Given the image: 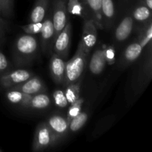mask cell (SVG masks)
<instances>
[{"label": "cell", "instance_id": "6da1fadb", "mask_svg": "<svg viewBox=\"0 0 152 152\" xmlns=\"http://www.w3.org/2000/svg\"><path fill=\"white\" fill-rule=\"evenodd\" d=\"M39 42L35 35L23 34L18 37L13 47V56L18 66L28 65L34 62L39 53Z\"/></svg>", "mask_w": 152, "mask_h": 152}, {"label": "cell", "instance_id": "7a4b0ae2", "mask_svg": "<svg viewBox=\"0 0 152 152\" xmlns=\"http://www.w3.org/2000/svg\"><path fill=\"white\" fill-rule=\"evenodd\" d=\"M89 54L90 53H87L82 48L77 47L75 55L68 62H66L65 79L62 84L63 87L80 80L87 65Z\"/></svg>", "mask_w": 152, "mask_h": 152}, {"label": "cell", "instance_id": "3957f363", "mask_svg": "<svg viewBox=\"0 0 152 152\" xmlns=\"http://www.w3.org/2000/svg\"><path fill=\"white\" fill-rule=\"evenodd\" d=\"M56 143L57 141L46 122L38 125L34 134V142L32 145L33 151H43L50 147L53 146Z\"/></svg>", "mask_w": 152, "mask_h": 152}, {"label": "cell", "instance_id": "277c9868", "mask_svg": "<svg viewBox=\"0 0 152 152\" xmlns=\"http://www.w3.org/2000/svg\"><path fill=\"white\" fill-rule=\"evenodd\" d=\"M135 28L134 21L131 13V10L125 13L116 26L113 35L114 43L117 45L123 44L133 34Z\"/></svg>", "mask_w": 152, "mask_h": 152}, {"label": "cell", "instance_id": "5b68a950", "mask_svg": "<svg viewBox=\"0 0 152 152\" xmlns=\"http://www.w3.org/2000/svg\"><path fill=\"white\" fill-rule=\"evenodd\" d=\"M40 48L44 53H52L54 41V28L52 20L51 9L49 7L45 17L42 21L40 31Z\"/></svg>", "mask_w": 152, "mask_h": 152}, {"label": "cell", "instance_id": "8992f818", "mask_svg": "<svg viewBox=\"0 0 152 152\" xmlns=\"http://www.w3.org/2000/svg\"><path fill=\"white\" fill-rule=\"evenodd\" d=\"M52 20L54 28V39L65 26L68 19L67 0H52Z\"/></svg>", "mask_w": 152, "mask_h": 152}, {"label": "cell", "instance_id": "52a82bcc", "mask_svg": "<svg viewBox=\"0 0 152 152\" xmlns=\"http://www.w3.org/2000/svg\"><path fill=\"white\" fill-rule=\"evenodd\" d=\"M71 22H68L63 29L55 38L52 48V53H56L63 59H66L69 53L71 41Z\"/></svg>", "mask_w": 152, "mask_h": 152}, {"label": "cell", "instance_id": "ba28073f", "mask_svg": "<svg viewBox=\"0 0 152 152\" xmlns=\"http://www.w3.org/2000/svg\"><path fill=\"white\" fill-rule=\"evenodd\" d=\"M97 28L92 19H86L83 22L81 39L78 47L87 53L94 47L97 40Z\"/></svg>", "mask_w": 152, "mask_h": 152}, {"label": "cell", "instance_id": "9c48e42d", "mask_svg": "<svg viewBox=\"0 0 152 152\" xmlns=\"http://www.w3.org/2000/svg\"><path fill=\"white\" fill-rule=\"evenodd\" d=\"M33 76H34V74L28 70L10 69L0 77V86L2 88L8 89L23 83Z\"/></svg>", "mask_w": 152, "mask_h": 152}, {"label": "cell", "instance_id": "30bf717a", "mask_svg": "<svg viewBox=\"0 0 152 152\" xmlns=\"http://www.w3.org/2000/svg\"><path fill=\"white\" fill-rule=\"evenodd\" d=\"M144 48L140 43L135 39L126 46L119 58L118 65L120 68H125L136 62L140 57Z\"/></svg>", "mask_w": 152, "mask_h": 152}, {"label": "cell", "instance_id": "8fae6325", "mask_svg": "<svg viewBox=\"0 0 152 152\" xmlns=\"http://www.w3.org/2000/svg\"><path fill=\"white\" fill-rule=\"evenodd\" d=\"M46 123L50 128L57 142L64 139L69 133L68 122L66 117H63L60 114H53L48 119Z\"/></svg>", "mask_w": 152, "mask_h": 152}, {"label": "cell", "instance_id": "7c38bea8", "mask_svg": "<svg viewBox=\"0 0 152 152\" xmlns=\"http://www.w3.org/2000/svg\"><path fill=\"white\" fill-rule=\"evenodd\" d=\"M10 88L16 89L22 93L29 95L45 93V91H47V87L45 85L44 82L39 77H36V76H33L32 77L25 80L23 83L13 86Z\"/></svg>", "mask_w": 152, "mask_h": 152}, {"label": "cell", "instance_id": "4fadbf2b", "mask_svg": "<svg viewBox=\"0 0 152 152\" xmlns=\"http://www.w3.org/2000/svg\"><path fill=\"white\" fill-rule=\"evenodd\" d=\"M65 66H66V62L65 59L60 57L56 53H51L49 69H50V76L56 84H63L65 74Z\"/></svg>", "mask_w": 152, "mask_h": 152}, {"label": "cell", "instance_id": "5bb4252c", "mask_svg": "<svg viewBox=\"0 0 152 152\" xmlns=\"http://www.w3.org/2000/svg\"><path fill=\"white\" fill-rule=\"evenodd\" d=\"M131 10L137 31L151 21V10L142 2L140 1L135 4Z\"/></svg>", "mask_w": 152, "mask_h": 152}, {"label": "cell", "instance_id": "9a60e30c", "mask_svg": "<svg viewBox=\"0 0 152 152\" xmlns=\"http://www.w3.org/2000/svg\"><path fill=\"white\" fill-rule=\"evenodd\" d=\"M101 13L103 29L111 30L116 20V8L113 0H102Z\"/></svg>", "mask_w": 152, "mask_h": 152}, {"label": "cell", "instance_id": "2e32d148", "mask_svg": "<svg viewBox=\"0 0 152 152\" xmlns=\"http://www.w3.org/2000/svg\"><path fill=\"white\" fill-rule=\"evenodd\" d=\"M106 65L105 47L103 48H96L89 60V71L94 75H100L105 70Z\"/></svg>", "mask_w": 152, "mask_h": 152}, {"label": "cell", "instance_id": "e0dca14e", "mask_svg": "<svg viewBox=\"0 0 152 152\" xmlns=\"http://www.w3.org/2000/svg\"><path fill=\"white\" fill-rule=\"evenodd\" d=\"M90 14L91 19L94 21L97 29L103 30L102 20V0H83Z\"/></svg>", "mask_w": 152, "mask_h": 152}, {"label": "cell", "instance_id": "ac0fdd59", "mask_svg": "<svg viewBox=\"0 0 152 152\" xmlns=\"http://www.w3.org/2000/svg\"><path fill=\"white\" fill-rule=\"evenodd\" d=\"M50 0H36L30 14V22H42L45 17Z\"/></svg>", "mask_w": 152, "mask_h": 152}, {"label": "cell", "instance_id": "d6986e66", "mask_svg": "<svg viewBox=\"0 0 152 152\" xmlns=\"http://www.w3.org/2000/svg\"><path fill=\"white\" fill-rule=\"evenodd\" d=\"M68 13L82 18L83 20L91 19L90 14L83 0H67Z\"/></svg>", "mask_w": 152, "mask_h": 152}, {"label": "cell", "instance_id": "ffe728a7", "mask_svg": "<svg viewBox=\"0 0 152 152\" xmlns=\"http://www.w3.org/2000/svg\"><path fill=\"white\" fill-rule=\"evenodd\" d=\"M50 98L47 94L40 93L32 95L25 108L34 110H42L50 105Z\"/></svg>", "mask_w": 152, "mask_h": 152}, {"label": "cell", "instance_id": "44dd1931", "mask_svg": "<svg viewBox=\"0 0 152 152\" xmlns=\"http://www.w3.org/2000/svg\"><path fill=\"white\" fill-rule=\"evenodd\" d=\"M6 98L7 100L12 104L19 105L20 106L25 108L27 102L29 101L32 95L22 93L16 89L8 88L6 91Z\"/></svg>", "mask_w": 152, "mask_h": 152}, {"label": "cell", "instance_id": "7402d4cb", "mask_svg": "<svg viewBox=\"0 0 152 152\" xmlns=\"http://www.w3.org/2000/svg\"><path fill=\"white\" fill-rule=\"evenodd\" d=\"M137 37L136 39L140 43L143 48L148 45L151 42L152 39V22L150 21L144 26L137 31Z\"/></svg>", "mask_w": 152, "mask_h": 152}, {"label": "cell", "instance_id": "603a6c76", "mask_svg": "<svg viewBox=\"0 0 152 152\" xmlns=\"http://www.w3.org/2000/svg\"><path fill=\"white\" fill-rule=\"evenodd\" d=\"M89 118V114L87 111H83L72 119L68 123V129L69 132L71 133H75L83 129V126L86 125Z\"/></svg>", "mask_w": 152, "mask_h": 152}, {"label": "cell", "instance_id": "cb8c5ba5", "mask_svg": "<svg viewBox=\"0 0 152 152\" xmlns=\"http://www.w3.org/2000/svg\"><path fill=\"white\" fill-rule=\"evenodd\" d=\"M80 84L81 80H80L76 83L67 85L65 87L64 93L69 105L74 103L80 97Z\"/></svg>", "mask_w": 152, "mask_h": 152}, {"label": "cell", "instance_id": "d4e9b609", "mask_svg": "<svg viewBox=\"0 0 152 152\" xmlns=\"http://www.w3.org/2000/svg\"><path fill=\"white\" fill-rule=\"evenodd\" d=\"M83 103H84V99H83V97H80L77 101H75L74 103L70 104L69 108H68L66 116V119L67 120H68V123H69L74 117H75L76 116L78 115V114L81 112Z\"/></svg>", "mask_w": 152, "mask_h": 152}, {"label": "cell", "instance_id": "484cf974", "mask_svg": "<svg viewBox=\"0 0 152 152\" xmlns=\"http://www.w3.org/2000/svg\"><path fill=\"white\" fill-rule=\"evenodd\" d=\"M14 0H0V9L1 15L4 17L10 18L13 13Z\"/></svg>", "mask_w": 152, "mask_h": 152}, {"label": "cell", "instance_id": "4316f807", "mask_svg": "<svg viewBox=\"0 0 152 152\" xmlns=\"http://www.w3.org/2000/svg\"><path fill=\"white\" fill-rule=\"evenodd\" d=\"M53 98L55 105L59 107V108H65L69 105L66 99V96L65 95V93H64V91L60 90V89L55 90L53 94Z\"/></svg>", "mask_w": 152, "mask_h": 152}, {"label": "cell", "instance_id": "83f0119b", "mask_svg": "<svg viewBox=\"0 0 152 152\" xmlns=\"http://www.w3.org/2000/svg\"><path fill=\"white\" fill-rule=\"evenodd\" d=\"M42 22H30L29 24L26 25H23L22 27V29L24 32L27 34H31V35H37L39 34L41 31Z\"/></svg>", "mask_w": 152, "mask_h": 152}, {"label": "cell", "instance_id": "f1b7e54d", "mask_svg": "<svg viewBox=\"0 0 152 152\" xmlns=\"http://www.w3.org/2000/svg\"><path fill=\"white\" fill-rule=\"evenodd\" d=\"M105 57L106 64L111 65L116 62V49L114 45H111L105 47Z\"/></svg>", "mask_w": 152, "mask_h": 152}, {"label": "cell", "instance_id": "f546056e", "mask_svg": "<svg viewBox=\"0 0 152 152\" xmlns=\"http://www.w3.org/2000/svg\"><path fill=\"white\" fill-rule=\"evenodd\" d=\"M10 70V63L7 56L0 50V77Z\"/></svg>", "mask_w": 152, "mask_h": 152}, {"label": "cell", "instance_id": "4dcf8cb0", "mask_svg": "<svg viewBox=\"0 0 152 152\" xmlns=\"http://www.w3.org/2000/svg\"><path fill=\"white\" fill-rule=\"evenodd\" d=\"M4 38H5V33H4V26H3L2 22L0 19V47L4 42Z\"/></svg>", "mask_w": 152, "mask_h": 152}, {"label": "cell", "instance_id": "1f68e13d", "mask_svg": "<svg viewBox=\"0 0 152 152\" xmlns=\"http://www.w3.org/2000/svg\"><path fill=\"white\" fill-rule=\"evenodd\" d=\"M141 2L143 3L145 5H146L150 10L152 9V0H141Z\"/></svg>", "mask_w": 152, "mask_h": 152}, {"label": "cell", "instance_id": "d6a6232c", "mask_svg": "<svg viewBox=\"0 0 152 152\" xmlns=\"http://www.w3.org/2000/svg\"><path fill=\"white\" fill-rule=\"evenodd\" d=\"M1 151H2V150H1V149H0V152H1Z\"/></svg>", "mask_w": 152, "mask_h": 152}, {"label": "cell", "instance_id": "836d02e7", "mask_svg": "<svg viewBox=\"0 0 152 152\" xmlns=\"http://www.w3.org/2000/svg\"><path fill=\"white\" fill-rule=\"evenodd\" d=\"M0 15H1V9H0Z\"/></svg>", "mask_w": 152, "mask_h": 152}]
</instances>
